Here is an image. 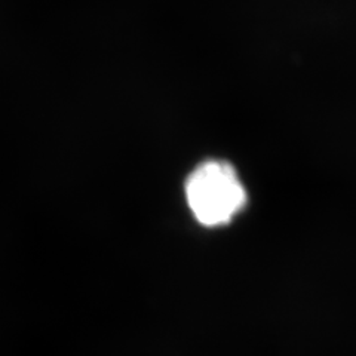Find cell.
I'll use <instances>...</instances> for the list:
<instances>
[{"instance_id":"1","label":"cell","mask_w":356,"mask_h":356,"mask_svg":"<svg viewBox=\"0 0 356 356\" xmlns=\"http://www.w3.org/2000/svg\"><path fill=\"white\" fill-rule=\"evenodd\" d=\"M186 199L195 220L204 227L226 226L247 205V191L233 166L207 161L186 181Z\"/></svg>"}]
</instances>
